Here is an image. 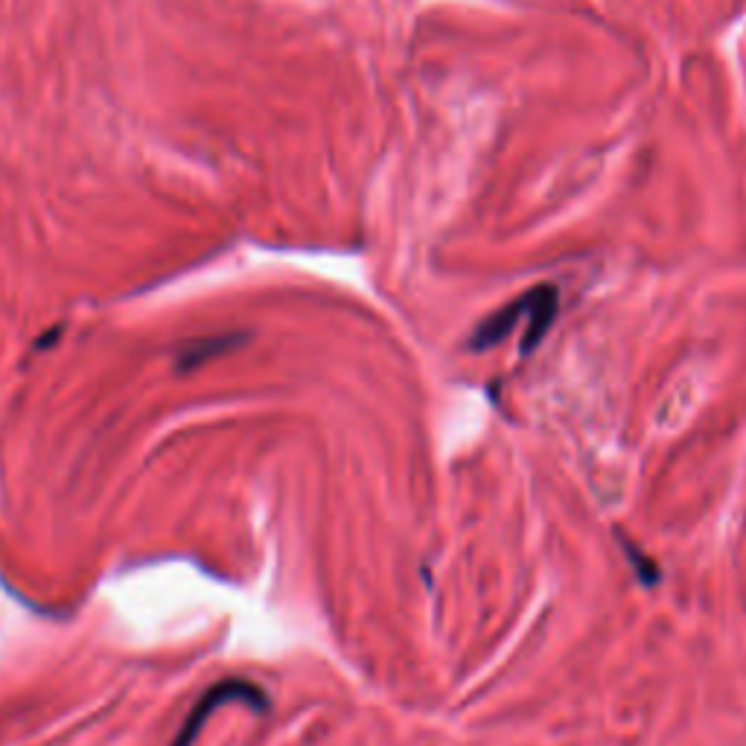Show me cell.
<instances>
[{
	"label": "cell",
	"mask_w": 746,
	"mask_h": 746,
	"mask_svg": "<svg viewBox=\"0 0 746 746\" xmlns=\"http://www.w3.org/2000/svg\"><path fill=\"white\" fill-rule=\"evenodd\" d=\"M560 313V289L551 284H540V298H536L534 309L528 315V327H525V338H522V356L534 354L536 347L542 345V338L549 336L551 324L558 318Z\"/></svg>",
	"instance_id": "3957f363"
},
{
	"label": "cell",
	"mask_w": 746,
	"mask_h": 746,
	"mask_svg": "<svg viewBox=\"0 0 746 746\" xmlns=\"http://www.w3.org/2000/svg\"><path fill=\"white\" fill-rule=\"evenodd\" d=\"M536 298H540V286L522 292V295L513 298L511 304H504L502 309H495L493 315H488V318L472 330L470 350H490V347H495L499 341H504L519 321H528V315L534 309Z\"/></svg>",
	"instance_id": "7a4b0ae2"
},
{
	"label": "cell",
	"mask_w": 746,
	"mask_h": 746,
	"mask_svg": "<svg viewBox=\"0 0 746 746\" xmlns=\"http://www.w3.org/2000/svg\"><path fill=\"white\" fill-rule=\"evenodd\" d=\"M245 336L243 333H225V336H205V338H193V341H187V345L181 347L178 350V370H196L202 368V365H207L211 359H216V356H225L231 354V350H236V347L243 345Z\"/></svg>",
	"instance_id": "277c9868"
},
{
	"label": "cell",
	"mask_w": 746,
	"mask_h": 746,
	"mask_svg": "<svg viewBox=\"0 0 746 746\" xmlns=\"http://www.w3.org/2000/svg\"><path fill=\"white\" fill-rule=\"evenodd\" d=\"M225 703H248V706L257 708V712H266V708H268L266 694L259 692L257 685L245 683V679H225V683L213 685L211 692L202 697V703L196 706L193 717L184 723V729H181V735L175 738L173 746H190V744H193V738H196L198 729H202L205 717L213 715V712H216L219 706H225Z\"/></svg>",
	"instance_id": "6da1fadb"
},
{
	"label": "cell",
	"mask_w": 746,
	"mask_h": 746,
	"mask_svg": "<svg viewBox=\"0 0 746 746\" xmlns=\"http://www.w3.org/2000/svg\"><path fill=\"white\" fill-rule=\"evenodd\" d=\"M619 542H621V549H624V554H627L630 566L636 569L638 581H642L644 586H653V583L660 581V569L653 566L647 554H642V551H638L636 545H633V542H630L624 534H619Z\"/></svg>",
	"instance_id": "5b68a950"
}]
</instances>
